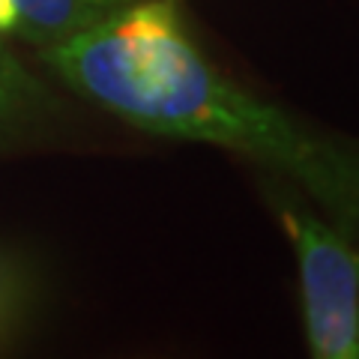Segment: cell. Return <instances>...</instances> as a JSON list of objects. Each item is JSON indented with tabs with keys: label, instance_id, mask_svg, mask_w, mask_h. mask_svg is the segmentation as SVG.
<instances>
[{
	"label": "cell",
	"instance_id": "cell-1",
	"mask_svg": "<svg viewBox=\"0 0 359 359\" xmlns=\"http://www.w3.org/2000/svg\"><path fill=\"white\" fill-rule=\"evenodd\" d=\"M45 63L72 90L144 132L243 153L290 177L335 228L359 233V144L314 132L222 75L165 0H135Z\"/></svg>",
	"mask_w": 359,
	"mask_h": 359
},
{
	"label": "cell",
	"instance_id": "cell-2",
	"mask_svg": "<svg viewBox=\"0 0 359 359\" xmlns=\"http://www.w3.org/2000/svg\"><path fill=\"white\" fill-rule=\"evenodd\" d=\"M282 228L299 264L311 353L359 359V252L341 228L302 207H282Z\"/></svg>",
	"mask_w": 359,
	"mask_h": 359
},
{
	"label": "cell",
	"instance_id": "cell-3",
	"mask_svg": "<svg viewBox=\"0 0 359 359\" xmlns=\"http://www.w3.org/2000/svg\"><path fill=\"white\" fill-rule=\"evenodd\" d=\"M135 0H13V33L39 48H54L114 18Z\"/></svg>",
	"mask_w": 359,
	"mask_h": 359
},
{
	"label": "cell",
	"instance_id": "cell-4",
	"mask_svg": "<svg viewBox=\"0 0 359 359\" xmlns=\"http://www.w3.org/2000/svg\"><path fill=\"white\" fill-rule=\"evenodd\" d=\"M51 108V96L18 57L0 42V144L39 120Z\"/></svg>",
	"mask_w": 359,
	"mask_h": 359
},
{
	"label": "cell",
	"instance_id": "cell-5",
	"mask_svg": "<svg viewBox=\"0 0 359 359\" xmlns=\"http://www.w3.org/2000/svg\"><path fill=\"white\" fill-rule=\"evenodd\" d=\"M27 299H30L27 273L18 264L9 261V257L0 255V339H4L13 323L21 320Z\"/></svg>",
	"mask_w": 359,
	"mask_h": 359
},
{
	"label": "cell",
	"instance_id": "cell-6",
	"mask_svg": "<svg viewBox=\"0 0 359 359\" xmlns=\"http://www.w3.org/2000/svg\"><path fill=\"white\" fill-rule=\"evenodd\" d=\"M15 27V6L13 0H0V36L4 33H13Z\"/></svg>",
	"mask_w": 359,
	"mask_h": 359
}]
</instances>
